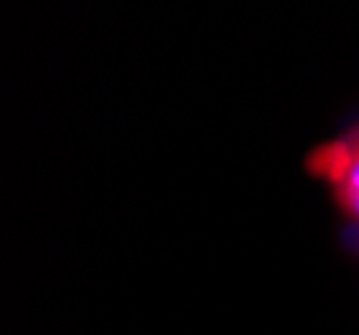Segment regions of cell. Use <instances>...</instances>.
<instances>
[{
  "label": "cell",
  "mask_w": 359,
  "mask_h": 335,
  "mask_svg": "<svg viewBox=\"0 0 359 335\" xmlns=\"http://www.w3.org/2000/svg\"><path fill=\"white\" fill-rule=\"evenodd\" d=\"M314 169L335 185L341 204L359 220V135L322 148L314 156Z\"/></svg>",
  "instance_id": "1"
}]
</instances>
